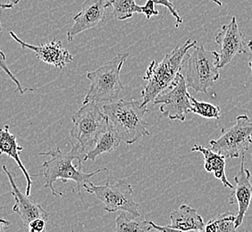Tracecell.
<instances>
[{"instance_id":"44dd1931","label":"cell","mask_w":252,"mask_h":232,"mask_svg":"<svg viewBox=\"0 0 252 232\" xmlns=\"http://www.w3.org/2000/svg\"><path fill=\"white\" fill-rule=\"evenodd\" d=\"M236 214L233 213H221L205 224L204 232H231L236 231L235 228Z\"/></svg>"},{"instance_id":"5b68a950","label":"cell","mask_w":252,"mask_h":232,"mask_svg":"<svg viewBox=\"0 0 252 232\" xmlns=\"http://www.w3.org/2000/svg\"><path fill=\"white\" fill-rule=\"evenodd\" d=\"M71 118L73 127L70 131L69 141L77 145L81 153L85 155L88 148L92 149L98 137L107 130L108 119L96 102L84 104Z\"/></svg>"},{"instance_id":"7402d4cb","label":"cell","mask_w":252,"mask_h":232,"mask_svg":"<svg viewBox=\"0 0 252 232\" xmlns=\"http://www.w3.org/2000/svg\"><path fill=\"white\" fill-rule=\"evenodd\" d=\"M189 100L191 103L190 112L201 116L206 119H217L219 120L221 116V109L219 106L213 105L209 102L199 101L189 95Z\"/></svg>"},{"instance_id":"277c9868","label":"cell","mask_w":252,"mask_h":232,"mask_svg":"<svg viewBox=\"0 0 252 232\" xmlns=\"http://www.w3.org/2000/svg\"><path fill=\"white\" fill-rule=\"evenodd\" d=\"M129 57L128 53L118 54L111 61L103 64L97 70L88 72L86 76L91 81V86L83 102L107 103L116 101L124 90L120 77L122 68Z\"/></svg>"},{"instance_id":"d4e9b609","label":"cell","mask_w":252,"mask_h":232,"mask_svg":"<svg viewBox=\"0 0 252 232\" xmlns=\"http://www.w3.org/2000/svg\"><path fill=\"white\" fill-rule=\"evenodd\" d=\"M48 221L42 218L34 219L28 224V230L30 232H42L45 231Z\"/></svg>"},{"instance_id":"7c38bea8","label":"cell","mask_w":252,"mask_h":232,"mask_svg":"<svg viewBox=\"0 0 252 232\" xmlns=\"http://www.w3.org/2000/svg\"><path fill=\"white\" fill-rule=\"evenodd\" d=\"M9 34L23 49H30L33 51L38 59L42 61L43 63L52 65L56 68L63 69L67 64L73 62V56L67 49L63 48V43L60 40L54 39L49 43L32 45L26 43L24 40L19 39V37L13 30H10Z\"/></svg>"},{"instance_id":"8fae6325","label":"cell","mask_w":252,"mask_h":232,"mask_svg":"<svg viewBox=\"0 0 252 232\" xmlns=\"http://www.w3.org/2000/svg\"><path fill=\"white\" fill-rule=\"evenodd\" d=\"M110 0H85L82 10L73 17V24L67 31V40L72 42L78 34L93 29L106 18V9Z\"/></svg>"},{"instance_id":"83f0119b","label":"cell","mask_w":252,"mask_h":232,"mask_svg":"<svg viewBox=\"0 0 252 232\" xmlns=\"http://www.w3.org/2000/svg\"><path fill=\"white\" fill-rule=\"evenodd\" d=\"M247 48L250 50V58H249V67L251 69V73H252V39L251 41H249L247 44Z\"/></svg>"},{"instance_id":"4dcf8cb0","label":"cell","mask_w":252,"mask_h":232,"mask_svg":"<svg viewBox=\"0 0 252 232\" xmlns=\"http://www.w3.org/2000/svg\"><path fill=\"white\" fill-rule=\"evenodd\" d=\"M209 1L213 2L214 4H217V5H219V6H222V5H223V3H222L220 0H209Z\"/></svg>"},{"instance_id":"ffe728a7","label":"cell","mask_w":252,"mask_h":232,"mask_svg":"<svg viewBox=\"0 0 252 232\" xmlns=\"http://www.w3.org/2000/svg\"><path fill=\"white\" fill-rule=\"evenodd\" d=\"M109 6L113 7V15L119 21L129 19L134 14H142V6L137 5L135 0H110Z\"/></svg>"},{"instance_id":"484cf974","label":"cell","mask_w":252,"mask_h":232,"mask_svg":"<svg viewBox=\"0 0 252 232\" xmlns=\"http://www.w3.org/2000/svg\"><path fill=\"white\" fill-rule=\"evenodd\" d=\"M155 3L153 0H147L146 4L142 5V14H144L147 19H151L153 15H158V10L155 8Z\"/></svg>"},{"instance_id":"9c48e42d","label":"cell","mask_w":252,"mask_h":232,"mask_svg":"<svg viewBox=\"0 0 252 232\" xmlns=\"http://www.w3.org/2000/svg\"><path fill=\"white\" fill-rule=\"evenodd\" d=\"M187 88L185 76L180 72L168 90L160 93L153 100V105L159 106L160 113L165 118L185 121L191 107Z\"/></svg>"},{"instance_id":"ac0fdd59","label":"cell","mask_w":252,"mask_h":232,"mask_svg":"<svg viewBox=\"0 0 252 232\" xmlns=\"http://www.w3.org/2000/svg\"><path fill=\"white\" fill-rule=\"evenodd\" d=\"M122 140L117 135L116 131L113 129L110 124L107 127V130L102 132L101 135L98 137L95 145L93 148L89 150L83 157V162L85 161H95L97 156L111 153L117 149L121 144Z\"/></svg>"},{"instance_id":"4fadbf2b","label":"cell","mask_w":252,"mask_h":232,"mask_svg":"<svg viewBox=\"0 0 252 232\" xmlns=\"http://www.w3.org/2000/svg\"><path fill=\"white\" fill-rule=\"evenodd\" d=\"M244 155H243V159L241 162L240 171L234 177L235 187H233V192L230 195L229 199V204H238V213L235 220L236 229L243 224V219L247 213L248 208L250 206L252 199V175L250 171L244 166Z\"/></svg>"},{"instance_id":"8992f818","label":"cell","mask_w":252,"mask_h":232,"mask_svg":"<svg viewBox=\"0 0 252 232\" xmlns=\"http://www.w3.org/2000/svg\"><path fill=\"white\" fill-rule=\"evenodd\" d=\"M185 58V78L187 87H191L196 92L207 94L209 87L220 78L218 67L219 52L208 51L203 47L196 45Z\"/></svg>"},{"instance_id":"1f68e13d","label":"cell","mask_w":252,"mask_h":232,"mask_svg":"<svg viewBox=\"0 0 252 232\" xmlns=\"http://www.w3.org/2000/svg\"><path fill=\"white\" fill-rule=\"evenodd\" d=\"M3 29V25L1 24V22H0V32H1V30Z\"/></svg>"},{"instance_id":"603a6c76","label":"cell","mask_w":252,"mask_h":232,"mask_svg":"<svg viewBox=\"0 0 252 232\" xmlns=\"http://www.w3.org/2000/svg\"><path fill=\"white\" fill-rule=\"evenodd\" d=\"M0 69H2L6 73V75L11 79V81L15 83V85H16V89H17V91H19L21 93V95H25V92L28 91V90L33 91L32 88H30V87H25H25H23L22 84L18 81V79L15 77L14 73L11 72V70H10V68L8 67L7 63H6V57H5V53L1 49H0Z\"/></svg>"},{"instance_id":"3957f363","label":"cell","mask_w":252,"mask_h":232,"mask_svg":"<svg viewBox=\"0 0 252 232\" xmlns=\"http://www.w3.org/2000/svg\"><path fill=\"white\" fill-rule=\"evenodd\" d=\"M148 111L147 107H141L137 100L117 99L103 106L109 124L127 145L134 144L141 137L151 135L147 128L149 124L144 120Z\"/></svg>"},{"instance_id":"cb8c5ba5","label":"cell","mask_w":252,"mask_h":232,"mask_svg":"<svg viewBox=\"0 0 252 232\" xmlns=\"http://www.w3.org/2000/svg\"><path fill=\"white\" fill-rule=\"evenodd\" d=\"M153 1H154L155 5H164L165 7L168 9V11L171 13V15L175 17V21H176L175 22V27L176 28H178L179 25L184 23V19L180 16L178 12L175 9V5L171 1H169V0H153Z\"/></svg>"},{"instance_id":"6da1fadb","label":"cell","mask_w":252,"mask_h":232,"mask_svg":"<svg viewBox=\"0 0 252 232\" xmlns=\"http://www.w3.org/2000/svg\"><path fill=\"white\" fill-rule=\"evenodd\" d=\"M70 142V141H69ZM72 148L68 152H63L60 147H57L55 150H50L47 152H40L39 155L49 156V159L45 161L42 164V173L45 179V188H49L54 197L62 196L63 194L58 192L54 188V183L61 179L63 183H66L69 180H72L76 183L78 194L82 200L85 208L87 205L83 199L81 190L85 184L89 183L91 178L96 174H100L103 172H107V168H100L96 170L93 173H84L82 170V165L76 166L73 164L74 160H77L79 165H83L84 155L81 153L77 145L70 142Z\"/></svg>"},{"instance_id":"4316f807","label":"cell","mask_w":252,"mask_h":232,"mask_svg":"<svg viewBox=\"0 0 252 232\" xmlns=\"http://www.w3.org/2000/svg\"><path fill=\"white\" fill-rule=\"evenodd\" d=\"M10 227V223L5 219L0 218V232H4L7 231Z\"/></svg>"},{"instance_id":"d6986e66","label":"cell","mask_w":252,"mask_h":232,"mask_svg":"<svg viewBox=\"0 0 252 232\" xmlns=\"http://www.w3.org/2000/svg\"><path fill=\"white\" fill-rule=\"evenodd\" d=\"M141 216H133V219H129L126 212H122L116 219L117 232H147L151 231L153 227L150 222L141 220Z\"/></svg>"},{"instance_id":"2e32d148","label":"cell","mask_w":252,"mask_h":232,"mask_svg":"<svg viewBox=\"0 0 252 232\" xmlns=\"http://www.w3.org/2000/svg\"><path fill=\"white\" fill-rule=\"evenodd\" d=\"M9 129V125H5L4 128H0V155H7L8 157L14 159L15 163L19 166L20 170L25 175L26 183H27L26 189H25V195L29 197L31 195L32 186V177L20 158V153L24 150V147L18 145L16 137L10 132Z\"/></svg>"},{"instance_id":"9a60e30c","label":"cell","mask_w":252,"mask_h":232,"mask_svg":"<svg viewBox=\"0 0 252 232\" xmlns=\"http://www.w3.org/2000/svg\"><path fill=\"white\" fill-rule=\"evenodd\" d=\"M3 171L6 174L10 185H11V193L15 200V205L13 206V211L21 218L25 226H28L32 220L37 218H42L49 220V213L46 211L40 204L35 203L28 198L25 194L22 193L19 188L15 182L13 175L10 173L5 165H3Z\"/></svg>"},{"instance_id":"5bb4252c","label":"cell","mask_w":252,"mask_h":232,"mask_svg":"<svg viewBox=\"0 0 252 232\" xmlns=\"http://www.w3.org/2000/svg\"><path fill=\"white\" fill-rule=\"evenodd\" d=\"M170 219L171 224L167 226H160L152 221L150 223L153 229L158 232H204L203 218L197 210L186 203L181 204L177 210L173 211Z\"/></svg>"},{"instance_id":"f1b7e54d","label":"cell","mask_w":252,"mask_h":232,"mask_svg":"<svg viewBox=\"0 0 252 232\" xmlns=\"http://www.w3.org/2000/svg\"><path fill=\"white\" fill-rule=\"evenodd\" d=\"M0 7L3 8V9H12L13 8V5H11L9 3H6V4L0 3Z\"/></svg>"},{"instance_id":"52a82bcc","label":"cell","mask_w":252,"mask_h":232,"mask_svg":"<svg viewBox=\"0 0 252 232\" xmlns=\"http://www.w3.org/2000/svg\"><path fill=\"white\" fill-rule=\"evenodd\" d=\"M83 189L100 200L104 203V209L108 213L122 211L132 216H141L140 205L133 199L132 187L126 179H119L112 184L108 177L105 185H94L90 181L83 186Z\"/></svg>"},{"instance_id":"30bf717a","label":"cell","mask_w":252,"mask_h":232,"mask_svg":"<svg viewBox=\"0 0 252 232\" xmlns=\"http://www.w3.org/2000/svg\"><path fill=\"white\" fill-rule=\"evenodd\" d=\"M215 41L219 46L218 62L219 69L231 63L238 54H247V45L235 16H233L228 25L222 26L221 30L215 37Z\"/></svg>"},{"instance_id":"e0dca14e","label":"cell","mask_w":252,"mask_h":232,"mask_svg":"<svg viewBox=\"0 0 252 232\" xmlns=\"http://www.w3.org/2000/svg\"><path fill=\"white\" fill-rule=\"evenodd\" d=\"M191 152H199L202 154L205 160L204 168L208 173H213L217 179L221 180L223 187L233 189V184L228 180L225 174V156L215 152L211 148H206L201 145H194Z\"/></svg>"},{"instance_id":"ba28073f","label":"cell","mask_w":252,"mask_h":232,"mask_svg":"<svg viewBox=\"0 0 252 232\" xmlns=\"http://www.w3.org/2000/svg\"><path fill=\"white\" fill-rule=\"evenodd\" d=\"M252 141V121L247 115L236 117L234 125L223 128L221 135L209 142L211 149L226 158H238L245 155Z\"/></svg>"},{"instance_id":"7a4b0ae2","label":"cell","mask_w":252,"mask_h":232,"mask_svg":"<svg viewBox=\"0 0 252 232\" xmlns=\"http://www.w3.org/2000/svg\"><path fill=\"white\" fill-rule=\"evenodd\" d=\"M196 45V40L187 39L183 45L166 54L165 58L159 63L155 60L151 61L143 76V80L147 83L141 91V107H147L160 93L166 90L173 84L177 74L182 70L186 55Z\"/></svg>"},{"instance_id":"f546056e","label":"cell","mask_w":252,"mask_h":232,"mask_svg":"<svg viewBox=\"0 0 252 232\" xmlns=\"http://www.w3.org/2000/svg\"><path fill=\"white\" fill-rule=\"evenodd\" d=\"M8 3L11 5H15L19 4L20 0H7Z\"/></svg>"}]
</instances>
